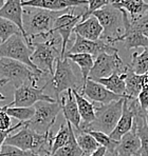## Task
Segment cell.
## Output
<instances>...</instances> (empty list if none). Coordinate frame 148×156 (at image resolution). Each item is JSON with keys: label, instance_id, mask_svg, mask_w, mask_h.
Listing matches in <instances>:
<instances>
[{"label": "cell", "instance_id": "cell-1", "mask_svg": "<svg viewBox=\"0 0 148 156\" xmlns=\"http://www.w3.org/2000/svg\"><path fill=\"white\" fill-rule=\"evenodd\" d=\"M69 10V9H68ZM68 10L61 12H52L38 8H24V29L25 40L29 45H32V40L37 37L47 39L52 33V30L57 18Z\"/></svg>", "mask_w": 148, "mask_h": 156}, {"label": "cell", "instance_id": "cell-2", "mask_svg": "<svg viewBox=\"0 0 148 156\" xmlns=\"http://www.w3.org/2000/svg\"><path fill=\"white\" fill-rule=\"evenodd\" d=\"M52 131L41 135L24 125L16 134L10 135L4 143L6 146L14 147L22 151H31L38 156H50L52 153Z\"/></svg>", "mask_w": 148, "mask_h": 156}, {"label": "cell", "instance_id": "cell-3", "mask_svg": "<svg viewBox=\"0 0 148 156\" xmlns=\"http://www.w3.org/2000/svg\"><path fill=\"white\" fill-rule=\"evenodd\" d=\"M58 45H61V38L53 31L43 42H34L32 40V47L34 49L31 56L32 62L43 72V74H49L50 78L55 72L54 63L61 58V52Z\"/></svg>", "mask_w": 148, "mask_h": 156}, {"label": "cell", "instance_id": "cell-4", "mask_svg": "<svg viewBox=\"0 0 148 156\" xmlns=\"http://www.w3.org/2000/svg\"><path fill=\"white\" fill-rule=\"evenodd\" d=\"M91 16H94L103 27V35L101 39L114 44L115 40L122 36L125 32L123 12L121 9L117 8L114 4H109L107 6L95 11Z\"/></svg>", "mask_w": 148, "mask_h": 156}, {"label": "cell", "instance_id": "cell-5", "mask_svg": "<svg viewBox=\"0 0 148 156\" xmlns=\"http://www.w3.org/2000/svg\"><path fill=\"white\" fill-rule=\"evenodd\" d=\"M41 75H38L22 62L11 58H0V79L11 82L16 89L24 84L36 86Z\"/></svg>", "mask_w": 148, "mask_h": 156}, {"label": "cell", "instance_id": "cell-6", "mask_svg": "<svg viewBox=\"0 0 148 156\" xmlns=\"http://www.w3.org/2000/svg\"><path fill=\"white\" fill-rule=\"evenodd\" d=\"M49 84H51L54 94L56 96V100L59 99L61 95L64 92L68 90H82L83 86L78 78L74 73L72 66L70 63V59L58 58L55 63V72L52 77L48 80Z\"/></svg>", "mask_w": 148, "mask_h": 156}, {"label": "cell", "instance_id": "cell-7", "mask_svg": "<svg viewBox=\"0 0 148 156\" xmlns=\"http://www.w3.org/2000/svg\"><path fill=\"white\" fill-rule=\"evenodd\" d=\"M33 51V47L28 44L24 35H14L6 42L0 43V58L4 57L20 61L31 68L36 74L43 76L46 74H43V72H41L31 60Z\"/></svg>", "mask_w": 148, "mask_h": 156}, {"label": "cell", "instance_id": "cell-8", "mask_svg": "<svg viewBox=\"0 0 148 156\" xmlns=\"http://www.w3.org/2000/svg\"><path fill=\"white\" fill-rule=\"evenodd\" d=\"M124 99L125 97L109 105L95 107V119L86 130L98 131L110 135L115 129L123 113Z\"/></svg>", "mask_w": 148, "mask_h": 156}, {"label": "cell", "instance_id": "cell-9", "mask_svg": "<svg viewBox=\"0 0 148 156\" xmlns=\"http://www.w3.org/2000/svg\"><path fill=\"white\" fill-rule=\"evenodd\" d=\"M34 108H35L34 116L24 125L41 135L51 132L52 131L51 129L56 121L59 112L61 111L59 102L39 101L34 105Z\"/></svg>", "mask_w": 148, "mask_h": 156}, {"label": "cell", "instance_id": "cell-10", "mask_svg": "<svg viewBox=\"0 0 148 156\" xmlns=\"http://www.w3.org/2000/svg\"><path fill=\"white\" fill-rule=\"evenodd\" d=\"M49 86V82L41 88H38L33 84H24L20 88L16 89L14 92V100L9 107H17V108H31L35 105L39 101H47V102H56L55 98L43 94V91Z\"/></svg>", "mask_w": 148, "mask_h": 156}, {"label": "cell", "instance_id": "cell-11", "mask_svg": "<svg viewBox=\"0 0 148 156\" xmlns=\"http://www.w3.org/2000/svg\"><path fill=\"white\" fill-rule=\"evenodd\" d=\"M126 66L120 58L119 54H103L98 55L94 60V66L89 75V79L98 80L107 78L114 73H124Z\"/></svg>", "mask_w": 148, "mask_h": 156}, {"label": "cell", "instance_id": "cell-12", "mask_svg": "<svg viewBox=\"0 0 148 156\" xmlns=\"http://www.w3.org/2000/svg\"><path fill=\"white\" fill-rule=\"evenodd\" d=\"M73 10L74 8L69 9L68 12L59 16L52 30L54 33H56L61 38V59L66 58L67 45H68V42L70 41L71 34L74 33V27L80 23V20L83 19V15L85 13L83 12L78 14V15H75V14H73Z\"/></svg>", "mask_w": 148, "mask_h": 156}, {"label": "cell", "instance_id": "cell-13", "mask_svg": "<svg viewBox=\"0 0 148 156\" xmlns=\"http://www.w3.org/2000/svg\"><path fill=\"white\" fill-rule=\"evenodd\" d=\"M103 53L115 54V53H119V50L113 44L103 40V39L91 41L78 35H75L72 47L68 50L67 54H89L92 55L94 58H96L98 55L103 54Z\"/></svg>", "mask_w": 148, "mask_h": 156}, {"label": "cell", "instance_id": "cell-14", "mask_svg": "<svg viewBox=\"0 0 148 156\" xmlns=\"http://www.w3.org/2000/svg\"><path fill=\"white\" fill-rule=\"evenodd\" d=\"M83 96H86L90 100L98 105H109L113 101L122 99L125 96L117 95L112 93L108 89H106L103 84L94 81L92 79H88L84 82L83 88L80 92Z\"/></svg>", "mask_w": 148, "mask_h": 156}, {"label": "cell", "instance_id": "cell-15", "mask_svg": "<svg viewBox=\"0 0 148 156\" xmlns=\"http://www.w3.org/2000/svg\"><path fill=\"white\" fill-rule=\"evenodd\" d=\"M121 10H122V12H123L125 32L123 35L120 36V37L115 40V42H117V41L123 42L125 49H127V50L136 49V48H144V49H147L148 38L145 35H143L141 32L132 29L128 13L125 10H123V9H121Z\"/></svg>", "mask_w": 148, "mask_h": 156}, {"label": "cell", "instance_id": "cell-16", "mask_svg": "<svg viewBox=\"0 0 148 156\" xmlns=\"http://www.w3.org/2000/svg\"><path fill=\"white\" fill-rule=\"evenodd\" d=\"M88 4V0H22L24 8H38L52 12H61Z\"/></svg>", "mask_w": 148, "mask_h": 156}, {"label": "cell", "instance_id": "cell-17", "mask_svg": "<svg viewBox=\"0 0 148 156\" xmlns=\"http://www.w3.org/2000/svg\"><path fill=\"white\" fill-rule=\"evenodd\" d=\"M57 102H59V105H61V112L66 120L70 122L76 130H80V125H82V118H80L77 102L74 97L73 91L68 90L64 92L59 97V99L57 100Z\"/></svg>", "mask_w": 148, "mask_h": 156}, {"label": "cell", "instance_id": "cell-18", "mask_svg": "<svg viewBox=\"0 0 148 156\" xmlns=\"http://www.w3.org/2000/svg\"><path fill=\"white\" fill-rule=\"evenodd\" d=\"M141 150V140L133 127L130 132L125 134L119 141L117 149L113 152L114 156H138Z\"/></svg>", "mask_w": 148, "mask_h": 156}, {"label": "cell", "instance_id": "cell-19", "mask_svg": "<svg viewBox=\"0 0 148 156\" xmlns=\"http://www.w3.org/2000/svg\"><path fill=\"white\" fill-rule=\"evenodd\" d=\"M103 27L94 16H90L87 19L80 21L74 27V34L87 40L96 41L99 40L103 35Z\"/></svg>", "mask_w": 148, "mask_h": 156}, {"label": "cell", "instance_id": "cell-20", "mask_svg": "<svg viewBox=\"0 0 148 156\" xmlns=\"http://www.w3.org/2000/svg\"><path fill=\"white\" fill-rule=\"evenodd\" d=\"M0 17L9 19L17 24L25 39L24 29V5L22 0H6V4L0 9ZM27 41V40H25Z\"/></svg>", "mask_w": 148, "mask_h": 156}, {"label": "cell", "instance_id": "cell-21", "mask_svg": "<svg viewBox=\"0 0 148 156\" xmlns=\"http://www.w3.org/2000/svg\"><path fill=\"white\" fill-rule=\"evenodd\" d=\"M75 100L77 102L78 111L82 118V125L80 130H86L95 119V107L77 90H72Z\"/></svg>", "mask_w": 148, "mask_h": 156}, {"label": "cell", "instance_id": "cell-22", "mask_svg": "<svg viewBox=\"0 0 148 156\" xmlns=\"http://www.w3.org/2000/svg\"><path fill=\"white\" fill-rule=\"evenodd\" d=\"M114 5L126 11L131 20L139 19L148 12V3L145 0H117Z\"/></svg>", "mask_w": 148, "mask_h": 156}, {"label": "cell", "instance_id": "cell-23", "mask_svg": "<svg viewBox=\"0 0 148 156\" xmlns=\"http://www.w3.org/2000/svg\"><path fill=\"white\" fill-rule=\"evenodd\" d=\"M126 73V94L125 96L130 98H138L139 94L143 90V75H138L132 71L130 66L127 65L125 68Z\"/></svg>", "mask_w": 148, "mask_h": 156}, {"label": "cell", "instance_id": "cell-24", "mask_svg": "<svg viewBox=\"0 0 148 156\" xmlns=\"http://www.w3.org/2000/svg\"><path fill=\"white\" fill-rule=\"evenodd\" d=\"M126 73H114L111 76L107 78H102V79L94 80L98 83L103 84L106 89H108L112 93L117 95L125 96L126 94Z\"/></svg>", "mask_w": 148, "mask_h": 156}, {"label": "cell", "instance_id": "cell-25", "mask_svg": "<svg viewBox=\"0 0 148 156\" xmlns=\"http://www.w3.org/2000/svg\"><path fill=\"white\" fill-rule=\"evenodd\" d=\"M147 113H139L135 117L133 127L141 140V150L138 156H148V127L145 121V116Z\"/></svg>", "mask_w": 148, "mask_h": 156}, {"label": "cell", "instance_id": "cell-26", "mask_svg": "<svg viewBox=\"0 0 148 156\" xmlns=\"http://www.w3.org/2000/svg\"><path fill=\"white\" fill-rule=\"evenodd\" d=\"M66 57L80 66L83 80H84V82L86 81L89 78L90 72L94 66L95 58L89 54H66Z\"/></svg>", "mask_w": 148, "mask_h": 156}, {"label": "cell", "instance_id": "cell-27", "mask_svg": "<svg viewBox=\"0 0 148 156\" xmlns=\"http://www.w3.org/2000/svg\"><path fill=\"white\" fill-rule=\"evenodd\" d=\"M75 136L80 150L83 151L84 155L86 156L91 155L92 153H94L101 147L99 144L95 140V138L93 136H91L86 131L76 130Z\"/></svg>", "mask_w": 148, "mask_h": 156}, {"label": "cell", "instance_id": "cell-28", "mask_svg": "<svg viewBox=\"0 0 148 156\" xmlns=\"http://www.w3.org/2000/svg\"><path fill=\"white\" fill-rule=\"evenodd\" d=\"M130 68L138 75H145L148 73V48L142 53H133L131 56Z\"/></svg>", "mask_w": 148, "mask_h": 156}, {"label": "cell", "instance_id": "cell-29", "mask_svg": "<svg viewBox=\"0 0 148 156\" xmlns=\"http://www.w3.org/2000/svg\"><path fill=\"white\" fill-rule=\"evenodd\" d=\"M2 111H6L10 117L18 119L20 122H27L29 121L35 114V108H17V107H9V105H3L0 107Z\"/></svg>", "mask_w": 148, "mask_h": 156}, {"label": "cell", "instance_id": "cell-30", "mask_svg": "<svg viewBox=\"0 0 148 156\" xmlns=\"http://www.w3.org/2000/svg\"><path fill=\"white\" fill-rule=\"evenodd\" d=\"M84 153L80 150V146L76 140L75 131L73 130V126H71V136L69 143L59 150H57L54 154L51 156H83Z\"/></svg>", "mask_w": 148, "mask_h": 156}, {"label": "cell", "instance_id": "cell-31", "mask_svg": "<svg viewBox=\"0 0 148 156\" xmlns=\"http://www.w3.org/2000/svg\"><path fill=\"white\" fill-rule=\"evenodd\" d=\"M71 126L72 125L70 122H68V121H67V125L61 126V129L57 132V134L53 137L52 153H51V155L54 154L57 150H59V149L65 147L69 143L71 136Z\"/></svg>", "mask_w": 148, "mask_h": 156}, {"label": "cell", "instance_id": "cell-32", "mask_svg": "<svg viewBox=\"0 0 148 156\" xmlns=\"http://www.w3.org/2000/svg\"><path fill=\"white\" fill-rule=\"evenodd\" d=\"M14 35H22L17 24L11 20L0 17V43L6 42Z\"/></svg>", "mask_w": 148, "mask_h": 156}, {"label": "cell", "instance_id": "cell-33", "mask_svg": "<svg viewBox=\"0 0 148 156\" xmlns=\"http://www.w3.org/2000/svg\"><path fill=\"white\" fill-rule=\"evenodd\" d=\"M83 131H86V132L89 133L91 136H93L94 138H95V140L99 144V146L106 148L107 151H109V152H112V153L114 152L117 144H119V141L113 140L109 135L105 134V133H103V132L91 131V130H83Z\"/></svg>", "mask_w": 148, "mask_h": 156}, {"label": "cell", "instance_id": "cell-34", "mask_svg": "<svg viewBox=\"0 0 148 156\" xmlns=\"http://www.w3.org/2000/svg\"><path fill=\"white\" fill-rule=\"evenodd\" d=\"M117 1V0H88V9L85 11L84 15H83L82 21L90 17L95 11L104 8V6L109 5V4H114Z\"/></svg>", "mask_w": 148, "mask_h": 156}, {"label": "cell", "instance_id": "cell-35", "mask_svg": "<svg viewBox=\"0 0 148 156\" xmlns=\"http://www.w3.org/2000/svg\"><path fill=\"white\" fill-rule=\"evenodd\" d=\"M0 156H38L31 151H22L20 149L3 144L0 150Z\"/></svg>", "mask_w": 148, "mask_h": 156}, {"label": "cell", "instance_id": "cell-36", "mask_svg": "<svg viewBox=\"0 0 148 156\" xmlns=\"http://www.w3.org/2000/svg\"><path fill=\"white\" fill-rule=\"evenodd\" d=\"M131 27L132 29L136 30V31L141 32L143 35H145L148 38V12L140 17L139 19L131 20Z\"/></svg>", "mask_w": 148, "mask_h": 156}, {"label": "cell", "instance_id": "cell-37", "mask_svg": "<svg viewBox=\"0 0 148 156\" xmlns=\"http://www.w3.org/2000/svg\"><path fill=\"white\" fill-rule=\"evenodd\" d=\"M21 127H24V122H18L17 125H15L14 127H12L9 130H6V131L0 130V150H1V148L4 144V143H6V138L10 136V133L13 132V131H15V130H17V129H20Z\"/></svg>", "mask_w": 148, "mask_h": 156}, {"label": "cell", "instance_id": "cell-38", "mask_svg": "<svg viewBox=\"0 0 148 156\" xmlns=\"http://www.w3.org/2000/svg\"><path fill=\"white\" fill-rule=\"evenodd\" d=\"M136 99H138V102H139V105H140L141 109L147 113V110H148V89H143V90L141 91V93L139 94V96H138Z\"/></svg>", "mask_w": 148, "mask_h": 156}, {"label": "cell", "instance_id": "cell-39", "mask_svg": "<svg viewBox=\"0 0 148 156\" xmlns=\"http://www.w3.org/2000/svg\"><path fill=\"white\" fill-rule=\"evenodd\" d=\"M11 117L8 115L6 111L0 109V130H9L11 129Z\"/></svg>", "mask_w": 148, "mask_h": 156}, {"label": "cell", "instance_id": "cell-40", "mask_svg": "<svg viewBox=\"0 0 148 156\" xmlns=\"http://www.w3.org/2000/svg\"><path fill=\"white\" fill-rule=\"evenodd\" d=\"M106 153H107V149L104 148V147H99L95 152L92 153V154L89 155V156H105Z\"/></svg>", "mask_w": 148, "mask_h": 156}, {"label": "cell", "instance_id": "cell-41", "mask_svg": "<svg viewBox=\"0 0 148 156\" xmlns=\"http://www.w3.org/2000/svg\"><path fill=\"white\" fill-rule=\"evenodd\" d=\"M143 88L148 89V74L143 75Z\"/></svg>", "mask_w": 148, "mask_h": 156}, {"label": "cell", "instance_id": "cell-42", "mask_svg": "<svg viewBox=\"0 0 148 156\" xmlns=\"http://www.w3.org/2000/svg\"><path fill=\"white\" fill-rule=\"evenodd\" d=\"M1 87H3V84H0V88H1ZM4 99H6V97L0 93V101H1V100H4Z\"/></svg>", "mask_w": 148, "mask_h": 156}, {"label": "cell", "instance_id": "cell-43", "mask_svg": "<svg viewBox=\"0 0 148 156\" xmlns=\"http://www.w3.org/2000/svg\"><path fill=\"white\" fill-rule=\"evenodd\" d=\"M6 83H8V81H6V79H0V84H3V86H6Z\"/></svg>", "mask_w": 148, "mask_h": 156}, {"label": "cell", "instance_id": "cell-44", "mask_svg": "<svg viewBox=\"0 0 148 156\" xmlns=\"http://www.w3.org/2000/svg\"><path fill=\"white\" fill-rule=\"evenodd\" d=\"M6 0H0V9L6 4Z\"/></svg>", "mask_w": 148, "mask_h": 156}, {"label": "cell", "instance_id": "cell-45", "mask_svg": "<svg viewBox=\"0 0 148 156\" xmlns=\"http://www.w3.org/2000/svg\"><path fill=\"white\" fill-rule=\"evenodd\" d=\"M105 156H114V154H113L112 152H109V151H107V153H106Z\"/></svg>", "mask_w": 148, "mask_h": 156}, {"label": "cell", "instance_id": "cell-46", "mask_svg": "<svg viewBox=\"0 0 148 156\" xmlns=\"http://www.w3.org/2000/svg\"><path fill=\"white\" fill-rule=\"evenodd\" d=\"M145 121H146V125L148 127V114H146V116H145Z\"/></svg>", "mask_w": 148, "mask_h": 156}, {"label": "cell", "instance_id": "cell-47", "mask_svg": "<svg viewBox=\"0 0 148 156\" xmlns=\"http://www.w3.org/2000/svg\"><path fill=\"white\" fill-rule=\"evenodd\" d=\"M147 114H148V110H147Z\"/></svg>", "mask_w": 148, "mask_h": 156}, {"label": "cell", "instance_id": "cell-48", "mask_svg": "<svg viewBox=\"0 0 148 156\" xmlns=\"http://www.w3.org/2000/svg\"><path fill=\"white\" fill-rule=\"evenodd\" d=\"M83 156H86V155H83Z\"/></svg>", "mask_w": 148, "mask_h": 156}, {"label": "cell", "instance_id": "cell-49", "mask_svg": "<svg viewBox=\"0 0 148 156\" xmlns=\"http://www.w3.org/2000/svg\"><path fill=\"white\" fill-rule=\"evenodd\" d=\"M147 74H148V73H147Z\"/></svg>", "mask_w": 148, "mask_h": 156}]
</instances>
